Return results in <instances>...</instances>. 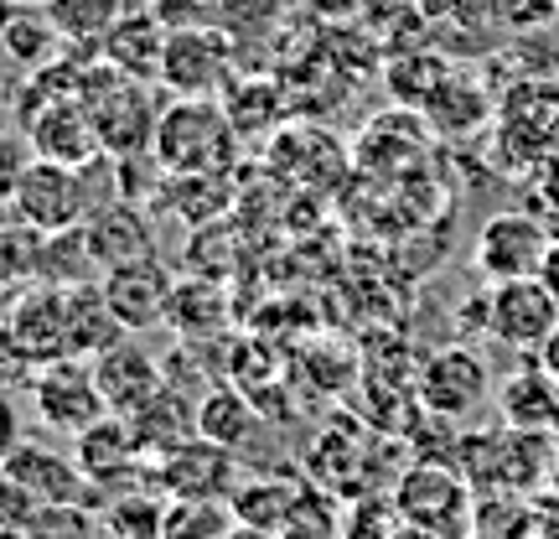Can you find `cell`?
Segmentation results:
<instances>
[{
	"label": "cell",
	"mask_w": 559,
	"mask_h": 539,
	"mask_svg": "<svg viewBox=\"0 0 559 539\" xmlns=\"http://www.w3.org/2000/svg\"><path fill=\"white\" fill-rule=\"evenodd\" d=\"M151 156L160 172H228L239 156V130L218 99H171L156 120Z\"/></svg>",
	"instance_id": "6da1fadb"
},
{
	"label": "cell",
	"mask_w": 559,
	"mask_h": 539,
	"mask_svg": "<svg viewBox=\"0 0 559 539\" xmlns=\"http://www.w3.org/2000/svg\"><path fill=\"white\" fill-rule=\"evenodd\" d=\"M151 89H156V83L124 79V73H115L104 58L88 62V73H83V99L94 109V125H99L109 156H145V151H151L156 120H160V104Z\"/></svg>",
	"instance_id": "7a4b0ae2"
},
{
	"label": "cell",
	"mask_w": 559,
	"mask_h": 539,
	"mask_svg": "<svg viewBox=\"0 0 559 539\" xmlns=\"http://www.w3.org/2000/svg\"><path fill=\"white\" fill-rule=\"evenodd\" d=\"M234 79H239V42L218 21L171 26L166 58H160V89H171L181 99H223Z\"/></svg>",
	"instance_id": "3957f363"
},
{
	"label": "cell",
	"mask_w": 559,
	"mask_h": 539,
	"mask_svg": "<svg viewBox=\"0 0 559 539\" xmlns=\"http://www.w3.org/2000/svg\"><path fill=\"white\" fill-rule=\"evenodd\" d=\"M73 457L79 467L88 472L94 482V493L104 499H115V493H156V457L145 452V441L135 436V425L130 415H109L94 420L83 436H73Z\"/></svg>",
	"instance_id": "277c9868"
},
{
	"label": "cell",
	"mask_w": 559,
	"mask_h": 539,
	"mask_svg": "<svg viewBox=\"0 0 559 539\" xmlns=\"http://www.w3.org/2000/svg\"><path fill=\"white\" fill-rule=\"evenodd\" d=\"M88 172H94V166H62V161L32 156L26 172H21V181H16L11 213L26 223H37L41 234L73 229V223H83L94 208H99L94 187H88Z\"/></svg>",
	"instance_id": "5b68a950"
},
{
	"label": "cell",
	"mask_w": 559,
	"mask_h": 539,
	"mask_svg": "<svg viewBox=\"0 0 559 539\" xmlns=\"http://www.w3.org/2000/svg\"><path fill=\"white\" fill-rule=\"evenodd\" d=\"M555 327H559V301L549 296V285L539 276L498 280L487 291V338L502 342V348H513L523 359H539Z\"/></svg>",
	"instance_id": "8992f818"
},
{
	"label": "cell",
	"mask_w": 559,
	"mask_h": 539,
	"mask_svg": "<svg viewBox=\"0 0 559 539\" xmlns=\"http://www.w3.org/2000/svg\"><path fill=\"white\" fill-rule=\"evenodd\" d=\"M549 244H555V229H549L539 213H523V208H513V213H492V219L481 223L472 265H477V276L487 280V285L539 276Z\"/></svg>",
	"instance_id": "52a82bcc"
},
{
	"label": "cell",
	"mask_w": 559,
	"mask_h": 539,
	"mask_svg": "<svg viewBox=\"0 0 559 539\" xmlns=\"http://www.w3.org/2000/svg\"><path fill=\"white\" fill-rule=\"evenodd\" d=\"M32 405H37V420L47 431H62V436H83L94 420L109 415V405H104V389L94 379V363L88 359H58L37 368V379H32Z\"/></svg>",
	"instance_id": "ba28073f"
},
{
	"label": "cell",
	"mask_w": 559,
	"mask_h": 539,
	"mask_svg": "<svg viewBox=\"0 0 559 539\" xmlns=\"http://www.w3.org/2000/svg\"><path fill=\"white\" fill-rule=\"evenodd\" d=\"M239 482H243V457L207 436H192L187 446L156 457L160 499H234Z\"/></svg>",
	"instance_id": "9c48e42d"
},
{
	"label": "cell",
	"mask_w": 559,
	"mask_h": 539,
	"mask_svg": "<svg viewBox=\"0 0 559 539\" xmlns=\"http://www.w3.org/2000/svg\"><path fill=\"white\" fill-rule=\"evenodd\" d=\"M487 395H492V374H487V359L477 348H440L419 368V405L436 420L477 415Z\"/></svg>",
	"instance_id": "30bf717a"
},
{
	"label": "cell",
	"mask_w": 559,
	"mask_h": 539,
	"mask_svg": "<svg viewBox=\"0 0 559 539\" xmlns=\"http://www.w3.org/2000/svg\"><path fill=\"white\" fill-rule=\"evenodd\" d=\"M5 332L26 348V359L47 368V363L68 359V306H62L58 285H26L0 306Z\"/></svg>",
	"instance_id": "8fae6325"
},
{
	"label": "cell",
	"mask_w": 559,
	"mask_h": 539,
	"mask_svg": "<svg viewBox=\"0 0 559 539\" xmlns=\"http://www.w3.org/2000/svg\"><path fill=\"white\" fill-rule=\"evenodd\" d=\"M83 234H88V249H94L99 270H120V265L156 255V223L145 213V202H130V198H104L83 219Z\"/></svg>",
	"instance_id": "7c38bea8"
},
{
	"label": "cell",
	"mask_w": 559,
	"mask_h": 539,
	"mask_svg": "<svg viewBox=\"0 0 559 539\" xmlns=\"http://www.w3.org/2000/svg\"><path fill=\"white\" fill-rule=\"evenodd\" d=\"M99 285H104V296H109V306H115V317H120L124 332H145V327L166 321V312H171V291H177V276L151 255V260L104 270Z\"/></svg>",
	"instance_id": "4fadbf2b"
},
{
	"label": "cell",
	"mask_w": 559,
	"mask_h": 539,
	"mask_svg": "<svg viewBox=\"0 0 559 539\" xmlns=\"http://www.w3.org/2000/svg\"><path fill=\"white\" fill-rule=\"evenodd\" d=\"M0 467L16 472L41 503H88V508H99V493H94L88 472H83L79 457H68V452H52V446H41V441L21 436L16 446L0 457Z\"/></svg>",
	"instance_id": "5bb4252c"
},
{
	"label": "cell",
	"mask_w": 559,
	"mask_h": 539,
	"mask_svg": "<svg viewBox=\"0 0 559 539\" xmlns=\"http://www.w3.org/2000/svg\"><path fill=\"white\" fill-rule=\"evenodd\" d=\"M394 503H400L404 524H419V529H430V535L451 539L466 529V488H461L456 472H445V467H415V472H404L400 493H394Z\"/></svg>",
	"instance_id": "9a60e30c"
},
{
	"label": "cell",
	"mask_w": 559,
	"mask_h": 539,
	"mask_svg": "<svg viewBox=\"0 0 559 539\" xmlns=\"http://www.w3.org/2000/svg\"><path fill=\"white\" fill-rule=\"evenodd\" d=\"M88 363H94V379H99V389H104V405H109L115 415H135L140 405L166 384L160 359L151 348H140L135 338L109 342L99 359H88Z\"/></svg>",
	"instance_id": "2e32d148"
},
{
	"label": "cell",
	"mask_w": 559,
	"mask_h": 539,
	"mask_svg": "<svg viewBox=\"0 0 559 539\" xmlns=\"http://www.w3.org/2000/svg\"><path fill=\"white\" fill-rule=\"evenodd\" d=\"M166 37L171 26L160 21L156 5H135L130 16L99 42V58L124 73V79H140V83H160V58H166Z\"/></svg>",
	"instance_id": "e0dca14e"
},
{
	"label": "cell",
	"mask_w": 559,
	"mask_h": 539,
	"mask_svg": "<svg viewBox=\"0 0 559 539\" xmlns=\"http://www.w3.org/2000/svg\"><path fill=\"white\" fill-rule=\"evenodd\" d=\"M198 410H202V405H192V395H187L181 384L166 379L156 395L140 405L135 415H130V425H135V436L145 441V452H151V457H166V452L187 446L192 436H202V431H198Z\"/></svg>",
	"instance_id": "ac0fdd59"
},
{
	"label": "cell",
	"mask_w": 559,
	"mask_h": 539,
	"mask_svg": "<svg viewBox=\"0 0 559 539\" xmlns=\"http://www.w3.org/2000/svg\"><path fill=\"white\" fill-rule=\"evenodd\" d=\"M62 306H68V353L73 359H99L109 342L124 338V327L115 317V306H109L99 280L62 285Z\"/></svg>",
	"instance_id": "d6986e66"
},
{
	"label": "cell",
	"mask_w": 559,
	"mask_h": 539,
	"mask_svg": "<svg viewBox=\"0 0 559 539\" xmlns=\"http://www.w3.org/2000/svg\"><path fill=\"white\" fill-rule=\"evenodd\" d=\"M300 493H306V482H300L296 472H275V467H270V472H243V482L234 488L228 508H234L239 524H254V529L280 535L285 519H290V508L300 503Z\"/></svg>",
	"instance_id": "ffe728a7"
},
{
	"label": "cell",
	"mask_w": 559,
	"mask_h": 539,
	"mask_svg": "<svg viewBox=\"0 0 559 539\" xmlns=\"http://www.w3.org/2000/svg\"><path fill=\"white\" fill-rule=\"evenodd\" d=\"M508 431H555L559 425V379L544 363H523L513 379L498 389Z\"/></svg>",
	"instance_id": "44dd1931"
},
{
	"label": "cell",
	"mask_w": 559,
	"mask_h": 539,
	"mask_svg": "<svg viewBox=\"0 0 559 539\" xmlns=\"http://www.w3.org/2000/svg\"><path fill=\"white\" fill-rule=\"evenodd\" d=\"M160 208L166 213H177L181 223H213L223 219L228 208H234V172H166L160 181Z\"/></svg>",
	"instance_id": "7402d4cb"
},
{
	"label": "cell",
	"mask_w": 559,
	"mask_h": 539,
	"mask_svg": "<svg viewBox=\"0 0 559 539\" xmlns=\"http://www.w3.org/2000/svg\"><path fill=\"white\" fill-rule=\"evenodd\" d=\"M419 115L425 125L436 130V136H477L487 115H492V99H487V89L472 79H461V73H445L436 83V94L419 104Z\"/></svg>",
	"instance_id": "603a6c76"
},
{
	"label": "cell",
	"mask_w": 559,
	"mask_h": 539,
	"mask_svg": "<svg viewBox=\"0 0 559 539\" xmlns=\"http://www.w3.org/2000/svg\"><path fill=\"white\" fill-rule=\"evenodd\" d=\"M0 52L16 62L21 73H37L47 62L62 58V32L52 26L47 11H32V5H11V16L0 26Z\"/></svg>",
	"instance_id": "cb8c5ba5"
},
{
	"label": "cell",
	"mask_w": 559,
	"mask_h": 539,
	"mask_svg": "<svg viewBox=\"0 0 559 539\" xmlns=\"http://www.w3.org/2000/svg\"><path fill=\"white\" fill-rule=\"evenodd\" d=\"M41 249H47V234L37 223L0 208V291L5 296H16L26 285H41Z\"/></svg>",
	"instance_id": "d4e9b609"
},
{
	"label": "cell",
	"mask_w": 559,
	"mask_h": 539,
	"mask_svg": "<svg viewBox=\"0 0 559 539\" xmlns=\"http://www.w3.org/2000/svg\"><path fill=\"white\" fill-rule=\"evenodd\" d=\"M166 321L177 327L181 338H218L223 327H228V296H223V280H207V276L177 280Z\"/></svg>",
	"instance_id": "484cf974"
},
{
	"label": "cell",
	"mask_w": 559,
	"mask_h": 539,
	"mask_svg": "<svg viewBox=\"0 0 559 539\" xmlns=\"http://www.w3.org/2000/svg\"><path fill=\"white\" fill-rule=\"evenodd\" d=\"M160 514L166 499L160 493H115L94 508V539H160Z\"/></svg>",
	"instance_id": "4316f807"
},
{
	"label": "cell",
	"mask_w": 559,
	"mask_h": 539,
	"mask_svg": "<svg viewBox=\"0 0 559 539\" xmlns=\"http://www.w3.org/2000/svg\"><path fill=\"white\" fill-rule=\"evenodd\" d=\"M135 5H145V0H47V16H52V26L62 32V42L99 47Z\"/></svg>",
	"instance_id": "83f0119b"
},
{
	"label": "cell",
	"mask_w": 559,
	"mask_h": 539,
	"mask_svg": "<svg viewBox=\"0 0 559 539\" xmlns=\"http://www.w3.org/2000/svg\"><path fill=\"white\" fill-rule=\"evenodd\" d=\"M198 431L207 441H218V446H228V452H239L243 457V446H249L254 431H260V415H254V405L243 400V395H234V389H213L198 410Z\"/></svg>",
	"instance_id": "f1b7e54d"
},
{
	"label": "cell",
	"mask_w": 559,
	"mask_h": 539,
	"mask_svg": "<svg viewBox=\"0 0 559 539\" xmlns=\"http://www.w3.org/2000/svg\"><path fill=\"white\" fill-rule=\"evenodd\" d=\"M99 260H94V249H88V234H83V223L73 229H58V234H47V249H41V285H79V280H99Z\"/></svg>",
	"instance_id": "f546056e"
},
{
	"label": "cell",
	"mask_w": 559,
	"mask_h": 539,
	"mask_svg": "<svg viewBox=\"0 0 559 539\" xmlns=\"http://www.w3.org/2000/svg\"><path fill=\"white\" fill-rule=\"evenodd\" d=\"M234 524L228 499H166L160 539H223Z\"/></svg>",
	"instance_id": "4dcf8cb0"
},
{
	"label": "cell",
	"mask_w": 559,
	"mask_h": 539,
	"mask_svg": "<svg viewBox=\"0 0 559 539\" xmlns=\"http://www.w3.org/2000/svg\"><path fill=\"white\" fill-rule=\"evenodd\" d=\"M400 524H404V514L394 499H358L353 508H342L337 539H394Z\"/></svg>",
	"instance_id": "1f68e13d"
},
{
	"label": "cell",
	"mask_w": 559,
	"mask_h": 539,
	"mask_svg": "<svg viewBox=\"0 0 559 539\" xmlns=\"http://www.w3.org/2000/svg\"><path fill=\"white\" fill-rule=\"evenodd\" d=\"M487 21L508 37H539L544 26L559 21V0H481Z\"/></svg>",
	"instance_id": "d6a6232c"
},
{
	"label": "cell",
	"mask_w": 559,
	"mask_h": 539,
	"mask_svg": "<svg viewBox=\"0 0 559 539\" xmlns=\"http://www.w3.org/2000/svg\"><path fill=\"white\" fill-rule=\"evenodd\" d=\"M21 535L26 539H94V508L88 503H41Z\"/></svg>",
	"instance_id": "836d02e7"
},
{
	"label": "cell",
	"mask_w": 559,
	"mask_h": 539,
	"mask_svg": "<svg viewBox=\"0 0 559 539\" xmlns=\"http://www.w3.org/2000/svg\"><path fill=\"white\" fill-rule=\"evenodd\" d=\"M37 508H41L37 493H32V488H26L16 472H5V467H0V524H11V529H26Z\"/></svg>",
	"instance_id": "e575fe53"
},
{
	"label": "cell",
	"mask_w": 559,
	"mask_h": 539,
	"mask_svg": "<svg viewBox=\"0 0 559 539\" xmlns=\"http://www.w3.org/2000/svg\"><path fill=\"white\" fill-rule=\"evenodd\" d=\"M26 161H32V140L16 136V130H0V208H11Z\"/></svg>",
	"instance_id": "d590c367"
},
{
	"label": "cell",
	"mask_w": 559,
	"mask_h": 539,
	"mask_svg": "<svg viewBox=\"0 0 559 539\" xmlns=\"http://www.w3.org/2000/svg\"><path fill=\"white\" fill-rule=\"evenodd\" d=\"M32 379H37V363L26 359V348L0 321V389H21V384H32Z\"/></svg>",
	"instance_id": "8d00e7d4"
},
{
	"label": "cell",
	"mask_w": 559,
	"mask_h": 539,
	"mask_svg": "<svg viewBox=\"0 0 559 539\" xmlns=\"http://www.w3.org/2000/svg\"><path fill=\"white\" fill-rule=\"evenodd\" d=\"M16 441H21V415H16V405H11V389H0V457H5Z\"/></svg>",
	"instance_id": "74e56055"
},
{
	"label": "cell",
	"mask_w": 559,
	"mask_h": 539,
	"mask_svg": "<svg viewBox=\"0 0 559 539\" xmlns=\"http://www.w3.org/2000/svg\"><path fill=\"white\" fill-rule=\"evenodd\" d=\"M539 280L549 285V296L559 301V234H555V244H549V255H544V265H539Z\"/></svg>",
	"instance_id": "f35d334b"
},
{
	"label": "cell",
	"mask_w": 559,
	"mask_h": 539,
	"mask_svg": "<svg viewBox=\"0 0 559 539\" xmlns=\"http://www.w3.org/2000/svg\"><path fill=\"white\" fill-rule=\"evenodd\" d=\"M539 363H544V368H549V374H555V379H559V327H555V332H549V342H544Z\"/></svg>",
	"instance_id": "ab89813d"
},
{
	"label": "cell",
	"mask_w": 559,
	"mask_h": 539,
	"mask_svg": "<svg viewBox=\"0 0 559 539\" xmlns=\"http://www.w3.org/2000/svg\"><path fill=\"white\" fill-rule=\"evenodd\" d=\"M223 539H280V535H270V529H254V524H234Z\"/></svg>",
	"instance_id": "60d3db41"
},
{
	"label": "cell",
	"mask_w": 559,
	"mask_h": 539,
	"mask_svg": "<svg viewBox=\"0 0 559 539\" xmlns=\"http://www.w3.org/2000/svg\"><path fill=\"white\" fill-rule=\"evenodd\" d=\"M394 539H440V535H430V529H419V524H400V535Z\"/></svg>",
	"instance_id": "b9f144b4"
},
{
	"label": "cell",
	"mask_w": 559,
	"mask_h": 539,
	"mask_svg": "<svg viewBox=\"0 0 559 539\" xmlns=\"http://www.w3.org/2000/svg\"><path fill=\"white\" fill-rule=\"evenodd\" d=\"M321 5H337V11H353V5H362V0H321Z\"/></svg>",
	"instance_id": "7bdbcfd3"
},
{
	"label": "cell",
	"mask_w": 559,
	"mask_h": 539,
	"mask_svg": "<svg viewBox=\"0 0 559 539\" xmlns=\"http://www.w3.org/2000/svg\"><path fill=\"white\" fill-rule=\"evenodd\" d=\"M0 539H26L21 529H11V524H0Z\"/></svg>",
	"instance_id": "ee69618b"
},
{
	"label": "cell",
	"mask_w": 559,
	"mask_h": 539,
	"mask_svg": "<svg viewBox=\"0 0 559 539\" xmlns=\"http://www.w3.org/2000/svg\"><path fill=\"white\" fill-rule=\"evenodd\" d=\"M11 5H32V11H47V0H11Z\"/></svg>",
	"instance_id": "f6af8a7d"
},
{
	"label": "cell",
	"mask_w": 559,
	"mask_h": 539,
	"mask_svg": "<svg viewBox=\"0 0 559 539\" xmlns=\"http://www.w3.org/2000/svg\"><path fill=\"white\" fill-rule=\"evenodd\" d=\"M202 5H218V0H202Z\"/></svg>",
	"instance_id": "bcb514c9"
},
{
	"label": "cell",
	"mask_w": 559,
	"mask_h": 539,
	"mask_svg": "<svg viewBox=\"0 0 559 539\" xmlns=\"http://www.w3.org/2000/svg\"><path fill=\"white\" fill-rule=\"evenodd\" d=\"M145 5H160V0H145Z\"/></svg>",
	"instance_id": "7dc6e473"
},
{
	"label": "cell",
	"mask_w": 559,
	"mask_h": 539,
	"mask_svg": "<svg viewBox=\"0 0 559 539\" xmlns=\"http://www.w3.org/2000/svg\"><path fill=\"white\" fill-rule=\"evenodd\" d=\"M0 5H11V0H0Z\"/></svg>",
	"instance_id": "c3c4849f"
}]
</instances>
